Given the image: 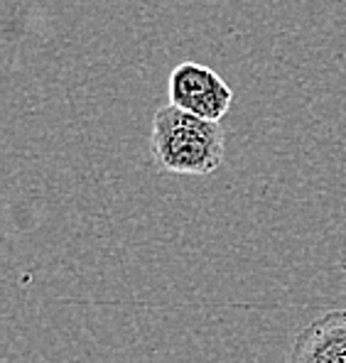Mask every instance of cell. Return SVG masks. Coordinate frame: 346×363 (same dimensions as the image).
Segmentation results:
<instances>
[{"mask_svg": "<svg viewBox=\"0 0 346 363\" xmlns=\"http://www.w3.org/2000/svg\"><path fill=\"white\" fill-rule=\"evenodd\" d=\"M290 363H346V309H329L302 327Z\"/></svg>", "mask_w": 346, "mask_h": 363, "instance_id": "cell-3", "label": "cell"}, {"mask_svg": "<svg viewBox=\"0 0 346 363\" xmlns=\"http://www.w3.org/2000/svg\"><path fill=\"white\" fill-rule=\"evenodd\" d=\"M342 270H346V263H342Z\"/></svg>", "mask_w": 346, "mask_h": 363, "instance_id": "cell-4", "label": "cell"}, {"mask_svg": "<svg viewBox=\"0 0 346 363\" xmlns=\"http://www.w3.org/2000/svg\"><path fill=\"white\" fill-rule=\"evenodd\" d=\"M169 104L206 121H219L233 104V91L206 64L182 62L172 69L167 82Z\"/></svg>", "mask_w": 346, "mask_h": 363, "instance_id": "cell-2", "label": "cell"}, {"mask_svg": "<svg viewBox=\"0 0 346 363\" xmlns=\"http://www.w3.org/2000/svg\"><path fill=\"white\" fill-rule=\"evenodd\" d=\"M150 152L162 172L206 177L221 167L226 135L219 121L199 118L167 104L152 118Z\"/></svg>", "mask_w": 346, "mask_h": 363, "instance_id": "cell-1", "label": "cell"}]
</instances>
